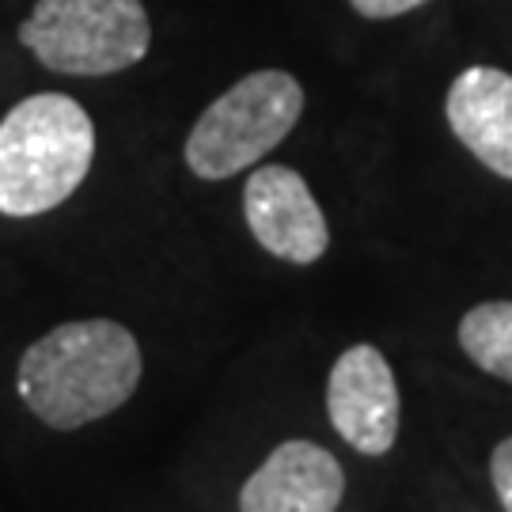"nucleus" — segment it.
I'll use <instances>...</instances> for the list:
<instances>
[{
  "instance_id": "1",
  "label": "nucleus",
  "mask_w": 512,
  "mask_h": 512,
  "mask_svg": "<svg viewBox=\"0 0 512 512\" xmlns=\"http://www.w3.org/2000/svg\"><path fill=\"white\" fill-rule=\"evenodd\" d=\"M145 376L137 334L114 319H76L23 349L16 391L42 425L73 433L122 410Z\"/></svg>"
},
{
  "instance_id": "2",
  "label": "nucleus",
  "mask_w": 512,
  "mask_h": 512,
  "mask_svg": "<svg viewBox=\"0 0 512 512\" xmlns=\"http://www.w3.org/2000/svg\"><path fill=\"white\" fill-rule=\"evenodd\" d=\"M95 160V122L76 99L42 92L0 122V213L42 217L69 202Z\"/></svg>"
},
{
  "instance_id": "3",
  "label": "nucleus",
  "mask_w": 512,
  "mask_h": 512,
  "mask_svg": "<svg viewBox=\"0 0 512 512\" xmlns=\"http://www.w3.org/2000/svg\"><path fill=\"white\" fill-rule=\"evenodd\" d=\"M304 114V88L285 69H258L220 92L186 133L183 160L205 183H224L270 156Z\"/></svg>"
},
{
  "instance_id": "4",
  "label": "nucleus",
  "mask_w": 512,
  "mask_h": 512,
  "mask_svg": "<svg viewBox=\"0 0 512 512\" xmlns=\"http://www.w3.org/2000/svg\"><path fill=\"white\" fill-rule=\"evenodd\" d=\"M19 42L61 76H114L145 61L152 23L141 0H38Z\"/></svg>"
},
{
  "instance_id": "5",
  "label": "nucleus",
  "mask_w": 512,
  "mask_h": 512,
  "mask_svg": "<svg viewBox=\"0 0 512 512\" xmlns=\"http://www.w3.org/2000/svg\"><path fill=\"white\" fill-rule=\"evenodd\" d=\"M327 418L357 456L380 459L395 448L403 399L395 368L376 346L357 342L334 361L327 380Z\"/></svg>"
},
{
  "instance_id": "6",
  "label": "nucleus",
  "mask_w": 512,
  "mask_h": 512,
  "mask_svg": "<svg viewBox=\"0 0 512 512\" xmlns=\"http://www.w3.org/2000/svg\"><path fill=\"white\" fill-rule=\"evenodd\" d=\"M243 220L266 255L311 266L327 255L330 228L304 175L285 164H258L243 186Z\"/></svg>"
},
{
  "instance_id": "7",
  "label": "nucleus",
  "mask_w": 512,
  "mask_h": 512,
  "mask_svg": "<svg viewBox=\"0 0 512 512\" xmlns=\"http://www.w3.org/2000/svg\"><path fill=\"white\" fill-rule=\"evenodd\" d=\"M346 471L315 440H285L239 486V512H338Z\"/></svg>"
},
{
  "instance_id": "8",
  "label": "nucleus",
  "mask_w": 512,
  "mask_h": 512,
  "mask_svg": "<svg viewBox=\"0 0 512 512\" xmlns=\"http://www.w3.org/2000/svg\"><path fill=\"white\" fill-rule=\"evenodd\" d=\"M444 114L459 145L512 183V73L497 65L463 69L448 88Z\"/></svg>"
},
{
  "instance_id": "9",
  "label": "nucleus",
  "mask_w": 512,
  "mask_h": 512,
  "mask_svg": "<svg viewBox=\"0 0 512 512\" xmlns=\"http://www.w3.org/2000/svg\"><path fill=\"white\" fill-rule=\"evenodd\" d=\"M459 349L486 376L512 384V300H486L463 311Z\"/></svg>"
},
{
  "instance_id": "10",
  "label": "nucleus",
  "mask_w": 512,
  "mask_h": 512,
  "mask_svg": "<svg viewBox=\"0 0 512 512\" xmlns=\"http://www.w3.org/2000/svg\"><path fill=\"white\" fill-rule=\"evenodd\" d=\"M490 482H494V494L501 501V509L512 512V437H505L490 452Z\"/></svg>"
},
{
  "instance_id": "11",
  "label": "nucleus",
  "mask_w": 512,
  "mask_h": 512,
  "mask_svg": "<svg viewBox=\"0 0 512 512\" xmlns=\"http://www.w3.org/2000/svg\"><path fill=\"white\" fill-rule=\"evenodd\" d=\"M421 4H429V0H349V8L365 19H395L421 8Z\"/></svg>"
}]
</instances>
